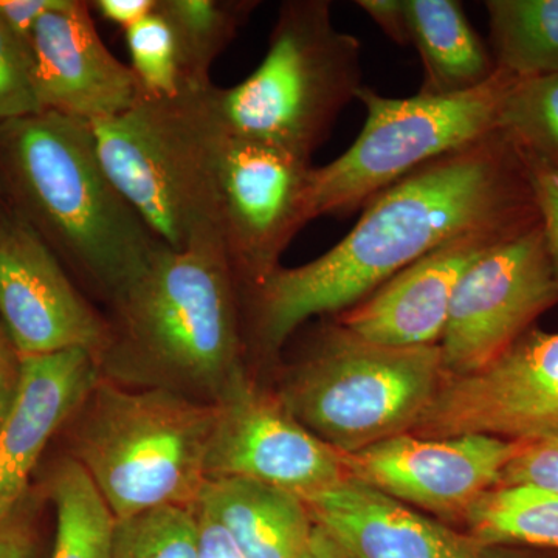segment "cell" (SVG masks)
I'll list each match as a JSON object with an SVG mask.
<instances>
[{"label":"cell","instance_id":"1","mask_svg":"<svg viewBox=\"0 0 558 558\" xmlns=\"http://www.w3.org/2000/svg\"><path fill=\"white\" fill-rule=\"evenodd\" d=\"M538 220L526 160L495 131L381 191L319 258L279 267L248 293L253 337L260 351L275 354L307 319L351 310L459 234Z\"/></svg>","mask_w":558,"mask_h":558},{"label":"cell","instance_id":"2","mask_svg":"<svg viewBox=\"0 0 558 558\" xmlns=\"http://www.w3.org/2000/svg\"><path fill=\"white\" fill-rule=\"evenodd\" d=\"M0 186L57 258L109 301L161 245L106 174L87 121L43 110L0 124Z\"/></svg>","mask_w":558,"mask_h":558},{"label":"cell","instance_id":"3","mask_svg":"<svg viewBox=\"0 0 558 558\" xmlns=\"http://www.w3.org/2000/svg\"><path fill=\"white\" fill-rule=\"evenodd\" d=\"M241 286L226 248L161 244L110 304L105 360L148 371L216 403L247 376L242 355Z\"/></svg>","mask_w":558,"mask_h":558},{"label":"cell","instance_id":"4","mask_svg":"<svg viewBox=\"0 0 558 558\" xmlns=\"http://www.w3.org/2000/svg\"><path fill=\"white\" fill-rule=\"evenodd\" d=\"M90 128L106 174L161 244L223 247L216 171L226 126L215 84L182 86L171 98L140 94Z\"/></svg>","mask_w":558,"mask_h":558},{"label":"cell","instance_id":"5","mask_svg":"<svg viewBox=\"0 0 558 558\" xmlns=\"http://www.w3.org/2000/svg\"><path fill=\"white\" fill-rule=\"evenodd\" d=\"M216 405L171 388L128 389L101 379L68 422L70 454L117 521L168 506L193 508Z\"/></svg>","mask_w":558,"mask_h":558},{"label":"cell","instance_id":"6","mask_svg":"<svg viewBox=\"0 0 558 558\" xmlns=\"http://www.w3.org/2000/svg\"><path fill=\"white\" fill-rule=\"evenodd\" d=\"M362 84V44L333 25L328 0L279 7L269 50L238 86H215L226 130L312 160Z\"/></svg>","mask_w":558,"mask_h":558},{"label":"cell","instance_id":"7","mask_svg":"<svg viewBox=\"0 0 558 558\" xmlns=\"http://www.w3.org/2000/svg\"><path fill=\"white\" fill-rule=\"evenodd\" d=\"M444 377L439 344L380 347L333 322L275 395L318 439L349 454L411 433Z\"/></svg>","mask_w":558,"mask_h":558},{"label":"cell","instance_id":"8","mask_svg":"<svg viewBox=\"0 0 558 558\" xmlns=\"http://www.w3.org/2000/svg\"><path fill=\"white\" fill-rule=\"evenodd\" d=\"M515 76L497 69L483 86L454 95L381 97L363 87L366 121L347 153L307 180V223L347 216L411 172L498 131L499 113Z\"/></svg>","mask_w":558,"mask_h":558},{"label":"cell","instance_id":"9","mask_svg":"<svg viewBox=\"0 0 558 558\" xmlns=\"http://www.w3.org/2000/svg\"><path fill=\"white\" fill-rule=\"evenodd\" d=\"M558 303V281L539 220L487 250L459 281L439 341L446 377L486 368Z\"/></svg>","mask_w":558,"mask_h":558},{"label":"cell","instance_id":"10","mask_svg":"<svg viewBox=\"0 0 558 558\" xmlns=\"http://www.w3.org/2000/svg\"><path fill=\"white\" fill-rule=\"evenodd\" d=\"M312 160L226 130L218 156L219 229L245 293L279 269L290 241L307 226Z\"/></svg>","mask_w":558,"mask_h":558},{"label":"cell","instance_id":"11","mask_svg":"<svg viewBox=\"0 0 558 558\" xmlns=\"http://www.w3.org/2000/svg\"><path fill=\"white\" fill-rule=\"evenodd\" d=\"M411 435L508 440L558 436V332L529 329L486 368L444 377Z\"/></svg>","mask_w":558,"mask_h":558},{"label":"cell","instance_id":"12","mask_svg":"<svg viewBox=\"0 0 558 558\" xmlns=\"http://www.w3.org/2000/svg\"><path fill=\"white\" fill-rule=\"evenodd\" d=\"M208 478L256 481L307 499L348 476L343 457L300 424L277 395L238 380L215 403Z\"/></svg>","mask_w":558,"mask_h":558},{"label":"cell","instance_id":"13","mask_svg":"<svg viewBox=\"0 0 558 558\" xmlns=\"http://www.w3.org/2000/svg\"><path fill=\"white\" fill-rule=\"evenodd\" d=\"M519 447V440L487 435L425 439L402 433L341 457L348 476L444 523L464 524L472 506L499 486Z\"/></svg>","mask_w":558,"mask_h":558},{"label":"cell","instance_id":"14","mask_svg":"<svg viewBox=\"0 0 558 558\" xmlns=\"http://www.w3.org/2000/svg\"><path fill=\"white\" fill-rule=\"evenodd\" d=\"M0 323L21 357L81 349L100 362L109 323L73 284L61 260L13 211L0 231Z\"/></svg>","mask_w":558,"mask_h":558},{"label":"cell","instance_id":"15","mask_svg":"<svg viewBox=\"0 0 558 558\" xmlns=\"http://www.w3.org/2000/svg\"><path fill=\"white\" fill-rule=\"evenodd\" d=\"M304 501L348 558H558L550 550L484 542L352 476Z\"/></svg>","mask_w":558,"mask_h":558},{"label":"cell","instance_id":"16","mask_svg":"<svg viewBox=\"0 0 558 558\" xmlns=\"http://www.w3.org/2000/svg\"><path fill=\"white\" fill-rule=\"evenodd\" d=\"M28 54L40 112L94 123L119 116L138 98L131 65L117 60L102 43L89 2L64 0L43 16Z\"/></svg>","mask_w":558,"mask_h":558},{"label":"cell","instance_id":"17","mask_svg":"<svg viewBox=\"0 0 558 558\" xmlns=\"http://www.w3.org/2000/svg\"><path fill=\"white\" fill-rule=\"evenodd\" d=\"M526 229H480L459 234L341 312L336 322L352 336L380 347H438L465 271L487 250Z\"/></svg>","mask_w":558,"mask_h":558},{"label":"cell","instance_id":"18","mask_svg":"<svg viewBox=\"0 0 558 558\" xmlns=\"http://www.w3.org/2000/svg\"><path fill=\"white\" fill-rule=\"evenodd\" d=\"M98 366L81 349L22 357L20 389L0 425V523L31 494L44 451L100 377Z\"/></svg>","mask_w":558,"mask_h":558},{"label":"cell","instance_id":"19","mask_svg":"<svg viewBox=\"0 0 558 558\" xmlns=\"http://www.w3.org/2000/svg\"><path fill=\"white\" fill-rule=\"evenodd\" d=\"M202 502L245 558H304L315 523L306 501L281 488L240 478H208Z\"/></svg>","mask_w":558,"mask_h":558},{"label":"cell","instance_id":"20","mask_svg":"<svg viewBox=\"0 0 558 558\" xmlns=\"http://www.w3.org/2000/svg\"><path fill=\"white\" fill-rule=\"evenodd\" d=\"M410 46L424 68L421 94L454 95L476 89L497 72L492 51L473 31L457 0H403Z\"/></svg>","mask_w":558,"mask_h":558},{"label":"cell","instance_id":"21","mask_svg":"<svg viewBox=\"0 0 558 558\" xmlns=\"http://www.w3.org/2000/svg\"><path fill=\"white\" fill-rule=\"evenodd\" d=\"M38 490L57 517L51 558H110L117 519L75 459H54Z\"/></svg>","mask_w":558,"mask_h":558},{"label":"cell","instance_id":"22","mask_svg":"<svg viewBox=\"0 0 558 558\" xmlns=\"http://www.w3.org/2000/svg\"><path fill=\"white\" fill-rule=\"evenodd\" d=\"M492 57L519 80L558 73V0H487Z\"/></svg>","mask_w":558,"mask_h":558},{"label":"cell","instance_id":"23","mask_svg":"<svg viewBox=\"0 0 558 558\" xmlns=\"http://www.w3.org/2000/svg\"><path fill=\"white\" fill-rule=\"evenodd\" d=\"M259 5L253 0H156V11L170 24L182 86L211 84L209 70Z\"/></svg>","mask_w":558,"mask_h":558},{"label":"cell","instance_id":"24","mask_svg":"<svg viewBox=\"0 0 558 558\" xmlns=\"http://www.w3.org/2000/svg\"><path fill=\"white\" fill-rule=\"evenodd\" d=\"M464 526L494 545L558 553V495L529 484H499L472 506Z\"/></svg>","mask_w":558,"mask_h":558},{"label":"cell","instance_id":"25","mask_svg":"<svg viewBox=\"0 0 558 558\" xmlns=\"http://www.w3.org/2000/svg\"><path fill=\"white\" fill-rule=\"evenodd\" d=\"M498 131L524 160L558 170V73L517 80L502 102Z\"/></svg>","mask_w":558,"mask_h":558},{"label":"cell","instance_id":"26","mask_svg":"<svg viewBox=\"0 0 558 558\" xmlns=\"http://www.w3.org/2000/svg\"><path fill=\"white\" fill-rule=\"evenodd\" d=\"M110 558H197L194 506H168L117 521Z\"/></svg>","mask_w":558,"mask_h":558},{"label":"cell","instance_id":"27","mask_svg":"<svg viewBox=\"0 0 558 558\" xmlns=\"http://www.w3.org/2000/svg\"><path fill=\"white\" fill-rule=\"evenodd\" d=\"M124 33L140 94L153 98L175 97L182 89V78L170 24L154 9Z\"/></svg>","mask_w":558,"mask_h":558},{"label":"cell","instance_id":"28","mask_svg":"<svg viewBox=\"0 0 558 558\" xmlns=\"http://www.w3.org/2000/svg\"><path fill=\"white\" fill-rule=\"evenodd\" d=\"M38 112L31 54L0 22V124Z\"/></svg>","mask_w":558,"mask_h":558},{"label":"cell","instance_id":"29","mask_svg":"<svg viewBox=\"0 0 558 558\" xmlns=\"http://www.w3.org/2000/svg\"><path fill=\"white\" fill-rule=\"evenodd\" d=\"M519 442L499 484H529L558 495V436Z\"/></svg>","mask_w":558,"mask_h":558},{"label":"cell","instance_id":"30","mask_svg":"<svg viewBox=\"0 0 558 558\" xmlns=\"http://www.w3.org/2000/svg\"><path fill=\"white\" fill-rule=\"evenodd\" d=\"M40 495L33 490L0 523V558H40Z\"/></svg>","mask_w":558,"mask_h":558},{"label":"cell","instance_id":"31","mask_svg":"<svg viewBox=\"0 0 558 558\" xmlns=\"http://www.w3.org/2000/svg\"><path fill=\"white\" fill-rule=\"evenodd\" d=\"M532 194L558 281V170L526 161Z\"/></svg>","mask_w":558,"mask_h":558},{"label":"cell","instance_id":"32","mask_svg":"<svg viewBox=\"0 0 558 558\" xmlns=\"http://www.w3.org/2000/svg\"><path fill=\"white\" fill-rule=\"evenodd\" d=\"M62 2L64 0H0V22L28 50L38 22Z\"/></svg>","mask_w":558,"mask_h":558},{"label":"cell","instance_id":"33","mask_svg":"<svg viewBox=\"0 0 558 558\" xmlns=\"http://www.w3.org/2000/svg\"><path fill=\"white\" fill-rule=\"evenodd\" d=\"M197 558H245L226 526L202 502L194 505Z\"/></svg>","mask_w":558,"mask_h":558},{"label":"cell","instance_id":"34","mask_svg":"<svg viewBox=\"0 0 558 558\" xmlns=\"http://www.w3.org/2000/svg\"><path fill=\"white\" fill-rule=\"evenodd\" d=\"M357 5L392 43L410 46L409 20L403 0H359Z\"/></svg>","mask_w":558,"mask_h":558},{"label":"cell","instance_id":"35","mask_svg":"<svg viewBox=\"0 0 558 558\" xmlns=\"http://www.w3.org/2000/svg\"><path fill=\"white\" fill-rule=\"evenodd\" d=\"M22 374V357L11 343L9 333L0 323V425L7 417L17 389H20Z\"/></svg>","mask_w":558,"mask_h":558},{"label":"cell","instance_id":"36","mask_svg":"<svg viewBox=\"0 0 558 558\" xmlns=\"http://www.w3.org/2000/svg\"><path fill=\"white\" fill-rule=\"evenodd\" d=\"M90 5H94L106 21L128 31L153 13L156 0H95Z\"/></svg>","mask_w":558,"mask_h":558},{"label":"cell","instance_id":"37","mask_svg":"<svg viewBox=\"0 0 558 558\" xmlns=\"http://www.w3.org/2000/svg\"><path fill=\"white\" fill-rule=\"evenodd\" d=\"M304 558H348L323 529L315 524L310 549Z\"/></svg>","mask_w":558,"mask_h":558},{"label":"cell","instance_id":"38","mask_svg":"<svg viewBox=\"0 0 558 558\" xmlns=\"http://www.w3.org/2000/svg\"><path fill=\"white\" fill-rule=\"evenodd\" d=\"M11 215H13V209H11L9 201H7L5 194H3L2 186H0V231L9 223Z\"/></svg>","mask_w":558,"mask_h":558}]
</instances>
